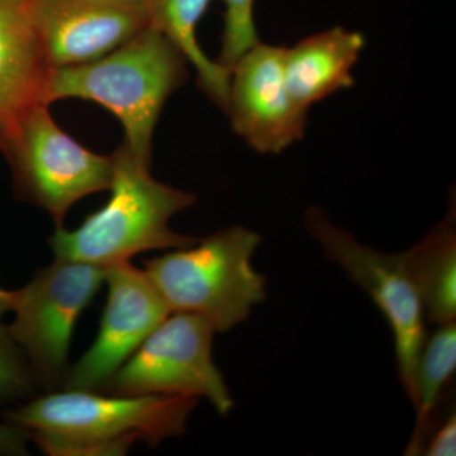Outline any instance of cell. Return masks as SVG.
<instances>
[{"mask_svg": "<svg viewBox=\"0 0 456 456\" xmlns=\"http://www.w3.org/2000/svg\"><path fill=\"white\" fill-rule=\"evenodd\" d=\"M26 2L42 53L53 69L101 59L150 25L143 2Z\"/></svg>", "mask_w": 456, "mask_h": 456, "instance_id": "11", "label": "cell"}, {"mask_svg": "<svg viewBox=\"0 0 456 456\" xmlns=\"http://www.w3.org/2000/svg\"><path fill=\"white\" fill-rule=\"evenodd\" d=\"M260 242L250 228H222L143 261V270L171 314H196L216 332H227L248 321L265 299L266 278L251 261Z\"/></svg>", "mask_w": 456, "mask_h": 456, "instance_id": "4", "label": "cell"}, {"mask_svg": "<svg viewBox=\"0 0 456 456\" xmlns=\"http://www.w3.org/2000/svg\"><path fill=\"white\" fill-rule=\"evenodd\" d=\"M108 296L97 338L69 369L64 388L102 391L147 336L171 314L147 277L130 261L106 268Z\"/></svg>", "mask_w": 456, "mask_h": 456, "instance_id": "10", "label": "cell"}, {"mask_svg": "<svg viewBox=\"0 0 456 456\" xmlns=\"http://www.w3.org/2000/svg\"><path fill=\"white\" fill-rule=\"evenodd\" d=\"M189 66L179 47L149 25L101 59L51 69L45 101L80 98L107 108L122 123L131 151L151 164L159 117L170 95L187 83Z\"/></svg>", "mask_w": 456, "mask_h": 456, "instance_id": "2", "label": "cell"}, {"mask_svg": "<svg viewBox=\"0 0 456 456\" xmlns=\"http://www.w3.org/2000/svg\"><path fill=\"white\" fill-rule=\"evenodd\" d=\"M305 224L329 260L362 288L386 317L395 338L399 382L412 401L417 360L426 340V316L402 253L386 254L362 244L330 220L321 207L307 208Z\"/></svg>", "mask_w": 456, "mask_h": 456, "instance_id": "8", "label": "cell"}, {"mask_svg": "<svg viewBox=\"0 0 456 456\" xmlns=\"http://www.w3.org/2000/svg\"><path fill=\"white\" fill-rule=\"evenodd\" d=\"M224 5L221 50L216 62L231 74L246 51L260 42L255 23L257 0H222Z\"/></svg>", "mask_w": 456, "mask_h": 456, "instance_id": "17", "label": "cell"}, {"mask_svg": "<svg viewBox=\"0 0 456 456\" xmlns=\"http://www.w3.org/2000/svg\"><path fill=\"white\" fill-rule=\"evenodd\" d=\"M51 69L26 0H0V146L29 110L47 104Z\"/></svg>", "mask_w": 456, "mask_h": 456, "instance_id": "12", "label": "cell"}, {"mask_svg": "<svg viewBox=\"0 0 456 456\" xmlns=\"http://www.w3.org/2000/svg\"><path fill=\"white\" fill-rule=\"evenodd\" d=\"M422 454L428 456H454L456 454V417L455 413L430 432L426 440Z\"/></svg>", "mask_w": 456, "mask_h": 456, "instance_id": "19", "label": "cell"}, {"mask_svg": "<svg viewBox=\"0 0 456 456\" xmlns=\"http://www.w3.org/2000/svg\"><path fill=\"white\" fill-rule=\"evenodd\" d=\"M37 104L18 121L0 146L20 200L49 213L62 226L69 209L83 198L110 191L112 155L90 151L66 134Z\"/></svg>", "mask_w": 456, "mask_h": 456, "instance_id": "5", "label": "cell"}, {"mask_svg": "<svg viewBox=\"0 0 456 456\" xmlns=\"http://www.w3.org/2000/svg\"><path fill=\"white\" fill-rule=\"evenodd\" d=\"M452 198L444 220L402 253L425 316L436 325L456 317V215L455 197Z\"/></svg>", "mask_w": 456, "mask_h": 456, "instance_id": "14", "label": "cell"}, {"mask_svg": "<svg viewBox=\"0 0 456 456\" xmlns=\"http://www.w3.org/2000/svg\"><path fill=\"white\" fill-rule=\"evenodd\" d=\"M38 386L25 353L12 338L8 326L0 323V404L31 397Z\"/></svg>", "mask_w": 456, "mask_h": 456, "instance_id": "18", "label": "cell"}, {"mask_svg": "<svg viewBox=\"0 0 456 456\" xmlns=\"http://www.w3.org/2000/svg\"><path fill=\"white\" fill-rule=\"evenodd\" d=\"M106 281V269L56 257L14 290L12 338L47 392L64 386L75 326Z\"/></svg>", "mask_w": 456, "mask_h": 456, "instance_id": "6", "label": "cell"}, {"mask_svg": "<svg viewBox=\"0 0 456 456\" xmlns=\"http://www.w3.org/2000/svg\"><path fill=\"white\" fill-rule=\"evenodd\" d=\"M28 435L17 426L0 424V455L20 456L28 454Z\"/></svg>", "mask_w": 456, "mask_h": 456, "instance_id": "20", "label": "cell"}, {"mask_svg": "<svg viewBox=\"0 0 456 456\" xmlns=\"http://www.w3.org/2000/svg\"><path fill=\"white\" fill-rule=\"evenodd\" d=\"M365 46L362 33L335 26L285 47V82L294 101L310 110L318 102L353 88V70Z\"/></svg>", "mask_w": 456, "mask_h": 456, "instance_id": "13", "label": "cell"}, {"mask_svg": "<svg viewBox=\"0 0 456 456\" xmlns=\"http://www.w3.org/2000/svg\"><path fill=\"white\" fill-rule=\"evenodd\" d=\"M101 2H143V3H146V0H101Z\"/></svg>", "mask_w": 456, "mask_h": 456, "instance_id": "22", "label": "cell"}, {"mask_svg": "<svg viewBox=\"0 0 456 456\" xmlns=\"http://www.w3.org/2000/svg\"><path fill=\"white\" fill-rule=\"evenodd\" d=\"M110 197L74 230L56 227L49 239L60 259L108 268L152 250H173L197 242L170 227L176 213L197 202L191 191L152 178L151 164L140 160L123 141L112 154Z\"/></svg>", "mask_w": 456, "mask_h": 456, "instance_id": "3", "label": "cell"}, {"mask_svg": "<svg viewBox=\"0 0 456 456\" xmlns=\"http://www.w3.org/2000/svg\"><path fill=\"white\" fill-rule=\"evenodd\" d=\"M216 330L202 317L173 312L132 354L102 391L114 395L204 398L220 415L232 395L212 355Z\"/></svg>", "mask_w": 456, "mask_h": 456, "instance_id": "7", "label": "cell"}, {"mask_svg": "<svg viewBox=\"0 0 456 456\" xmlns=\"http://www.w3.org/2000/svg\"><path fill=\"white\" fill-rule=\"evenodd\" d=\"M284 46L257 42L231 70L226 116L237 136L261 155H278L303 140L308 112L284 77Z\"/></svg>", "mask_w": 456, "mask_h": 456, "instance_id": "9", "label": "cell"}, {"mask_svg": "<svg viewBox=\"0 0 456 456\" xmlns=\"http://www.w3.org/2000/svg\"><path fill=\"white\" fill-rule=\"evenodd\" d=\"M456 368L455 321L439 325L426 338L417 360L413 379L412 404L416 407V425L406 448V455L422 454L432 430V419L443 393L452 380Z\"/></svg>", "mask_w": 456, "mask_h": 456, "instance_id": "16", "label": "cell"}, {"mask_svg": "<svg viewBox=\"0 0 456 456\" xmlns=\"http://www.w3.org/2000/svg\"><path fill=\"white\" fill-rule=\"evenodd\" d=\"M213 0H146L150 26L163 32L187 57L196 70L200 90L220 110L226 112L230 77L222 68L204 53L198 41L200 20L206 16Z\"/></svg>", "mask_w": 456, "mask_h": 456, "instance_id": "15", "label": "cell"}, {"mask_svg": "<svg viewBox=\"0 0 456 456\" xmlns=\"http://www.w3.org/2000/svg\"><path fill=\"white\" fill-rule=\"evenodd\" d=\"M14 297L16 292L14 290H7L0 288V320L13 310Z\"/></svg>", "mask_w": 456, "mask_h": 456, "instance_id": "21", "label": "cell"}, {"mask_svg": "<svg viewBox=\"0 0 456 456\" xmlns=\"http://www.w3.org/2000/svg\"><path fill=\"white\" fill-rule=\"evenodd\" d=\"M200 399L185 395H114L50 391L8 413L46 454L123 455L137 441L155 448L187 430Z\"/></svg>", "mask_w": 456, "mask_h": 456, "instance_id": "1", "label": "cell"}]
</instances>
